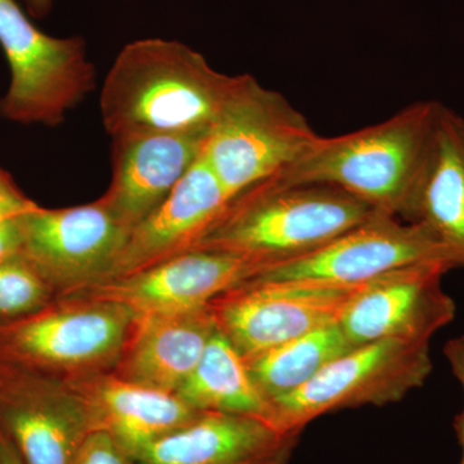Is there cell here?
Segmentation results:
<instances>
[{
  "instance_id": "5bb4252c",
  "label": "cell",
  "mask_w": 464,
  "mask_h": 464,
  "mask_svg": "<svg viewBox=\"0 0 464 464\" xmlns=\"http://www.w3.org/2000/svg\"><path fill=\"white\" fill-rule=\"evenodd\" d=\"M228 200L227 192L200 157L167 199L130 231L102 282L141 273L194 250Z\"/></svg>"
},
{
  "instance_id": "52a82bcc",
  "label": "cell",
  "mask_w": 464,
  "mask_h": 464,
  "mask_svg": "<svg viewBox=\"0 0 464 464\" xmlns=\"http://www.w3.org/2000/svg\"><path fill=\"white\" fill-rule=\"evenodd\" d=\"M56 299L9 331L7 341L14 355L63 382L111 373L136 314L114 302Z\"/></svg>"
},
{
  "instance_id": "9a60e30c",
  "label": "cell",
  "mask_w": 464,
  "mask_h": 464,
  "mask_svg": "<svg viewBox=\"0 0 464 464\" xmlns=\"http://www.w3.org/2000/svg\"><path fill=\"white\" fill-rule=\"evenodd\" d=\"M0 396V430L24 464H72L96 432L81 393L48 377Z\"/></svg>"
},
{
  "instance_id": "4316f807",
  "label": "cell",
  "mask_w": 464,
  "mask_h": 464,
  "mask_svg": "<svg viewBox=\"0 0 464 464\" xmlns=\"http://www.w3.org/2000/svg\"><path fill=\"white\" fill-rule=\"evenodd\" d=\"M0 464H24L11 440L0 430Z\"/></svg>"
},
{
  "instance_id": "ba28073f",
  "label": "cell",
  "mask_w": 464,
  "mask_h": 464,
  "mask_svg": "<svg viewBox=\"0 0 464 464\" xmlns=\"http://www.w3.org/2000/svg\"><path fill=\"white\" fill-rule=\"evenodd\" d=\"M20 224V257L56 297L105 280L130 234L100 199L63 209L35 206Z\"/></svg>"
},
{
  "instance_id": "e0dca14e",
  "label": "cell",
  "mask_w": 464,
  "mask_h": 464,
  "mask_svg": "<svg viewBox=\"0 0 464 464\" xmlns=\"http://www.w3.org/2000/svg\"><path fill=\"white\" fill-rule=\"evenodd\" d=\"M216 331L210 304L140 314L111 373L119 380L176 393L199 364Z\"/></svg>"
},
{
  "instance_id": "7a4b0ae2",
  "label": "cell",
  "mask_w": 464,
  "mask_h": 464,
  "mask_svg": "<svg viewBox=\"0 0 464 464\" xmlns=\"http://www.w3.org/2000/svg\"><path fill=\"white\" fill-rule=\"evenodd\" d=\"M181 42L140 39L119 52L103 82L100 111L110 137L208 134L239 83Z\"/></svg>"
},
{
  "instance_id": "ffe728a7",
  "label": "cell",
  "mask_w": 464,
  "mask_h": 464,
  "mask_svg": "<svg viewBox=\"0 0 464 464\" xmlns=\"http://www.w3.org/2000/svg\"><path fill=\"white\" fill-rule=\"evenodd\" d=\"M176 395L201 411L249 415L270 422V401L250 377L244 357L217 329L199 364Z\"/></svg>"
},
{
  "instance_id": "cb8c5ba5",
  "label": "cell",
  "mask_w": 464,
  "mask_h": 464,
  "mask_svg": "<svg viewBox=\"0 0 464 464\" xmlns=\"http://www.w3.org/2000/svg\"><path fill=\"white\" fill-rule=\"evenodd\" d=\"M444 355L447 357L449 365H450L451 373L462 387L464 396V335H458V337L449 340L444 346ZM453 427L458 442H459L460 449H462V458H460L459 464H464V404L462 411L454 418Z\"/></svg>"
},
{
  "instance_id": "484cf974",
  "label": "cell",
  "mask_w": 464,
  "mask_h": 464,
  "mask_svg": "<svg viewBox=\"0 0 464 464\" xmlns=\"http://www.w3.org/2000/svg\"><path fill=\"white\" fill-rule=\"evenodd\" d=\"M21 216L0 224V262L8 261V259L20 256L21 246H23Z\"/></svg>"
},
{
  "instance_id": "6da1fadb",
  "label": "cell",
  "mask_w": 464,
  "mask_h": 464,
  "mask_svg": "<svg viewBox=\"0 0 464 464\" xmlns=\"http://www.w3.org/2000/svg\"><path fill=\"white\" fill-rule=\"evenodd\" d=\"M440 108L438 101H417L355 132L320 136L297 163L271 179L333 186L411 222L431 164Z\"/></svg>"
},
{
  "instance_id": "7402d4cb",
  "label": "cell",
  "mask_w": 464,
  "mask_h": 464,
  "mask_svg": "<svg viewBox=\"0 0 464 464\" xmlns=\"http://www.w3.org/2000/svg\"><path fill=\"white\" fill-rule=\"evenodd\" d=\"M53 290L18 256L0 262V317H26L52 304Z\"/></svg>"
},
{
  "instance_id": "8fae6325",
  "label": "cell",
  "mask_w": 464,
  "mask_h": 464,
  "mask_svg": "<svg viewBox=\"0 0 464 464\" xmlns=\"http://www.w3.org/2000/svg\"><path fill=\"white\" fill-rule=\"evenodd\" d=\"M450 270L445 262H429L362 284L338 325L355 347L390 340L430 343L456 317V302L441 283Z\"/></svg>"
},
{
  "instance_id": "2e32d148",
  "label": "cell",
  "mask_w": 464,
  "mask_h": 464,
  "mask_svg": "<svg viewBox=\"0 0 464 464\" xmlns=\"http://www.w3.org/2000/svg\"><path fill=\"white\" fill-rule=\"evenodd\" d=\"M299 436L262 418L203 411L130 457L137 464H289Z\"/></svg>"
},
{
  "instance_id": "83f0119b",
  "label": "cell",
  "mask_w": 464,
  "mask_h": 464,
  "mask_svg": "<svg viewBox=\"0 0 464 464\" xmlns=\"http://www.w3.org/2000/svg\"><path fill=\"white\" fill-rule=\"evenodd\" d=\"M34 18H44L50 14L53 0H23Z\"/></svg>"
},
{
  "instance_id": "ac0fdd59",
  "label": "cell",
  "mask_w": 464,
  "mask_h": 464,
  "mask_svg": "<svg viewBox=\"0 0 464 464\" xmlns=\"http://www.w3.org/2000/svg\"><path fill=\"white\" fill-rule=\"evenodd\" d=\"M69 383L83 398L96 431L108 433L130 456L203 413L176 393L119 380L112 373Z\"/></svg>"
},
{
  "instance_id": "8992f818",
  "label": "cell",
  "mask_w": 464,
  "mask_h": 464,
  "mask_svg": "<svg viewBox=\"0 0 464 464\" xmlns=\"http://www.w3.org/2000/svg\"><path fill=\"white\" fill-rule=\"evenodd\" d=\"M432 372L430 343L380 341L353 347L304 387L271 402L270 422L301 433L316 418L341 409L401 401Z\"/></svg>"
},
{
  "instance_id": "5b68a950",
  "label": "cell",
  "mask_w": 464,
  "mask_h": 464,
  "mask_svg": "<svg viewBox=\"0 0 464 464\" xmlns=\"http://www.w3.org/2000/svg\"><path fill=\"white\" fill-rule=\"evenodd\" d=\"M0 47L11 72L8 90L0 99L3 119L57 127L96 90V69L83 39L47 35L16 0H0Z\"/></svg>"
},
{
  "instance_id": "30bf717a",
  "label": "cell",
  "mask_w": 464,
  "mask_h": 464,
  "mask_svg": "<svg viewBox=\"0 0 464 464\" xmlns=\"http://www.w3.org/2000/svg\"><path fill=\"white\" fill-rule=\"evenodd\" d=\"M445 262L447 252L418 222L375 213L322 248L271 266L255 280L360 285L409 266Z\"/></svg>"
},
{
  "instance_id": "d4e9b609",
  "label": "cell",
  "mask_w": 464,
  "mask_h": 464,
  "mask_svg": "<svg viewBox=\"0 0 464 464\" xmlns=\"http://www.w3.org/2000/svg\"><path fill=\"white\" fill-rule=\"evenodd\" d=\"M35 206L21 194L14 181L0 182V224L24 215Z\"/></svg>"
},
{
  "instance_id": "4fadbf2b",
  "label": "cell",
  "mask_w": 464,
  "mask_h": 464,
  "mask_svg": "<svg viewBox=\"0 0 464 464\" xmlns=\"http://www.w3.org/2000/svg\"><path fill=\"white\" fill-rule=\"evenodd\" d=\"M207 137L154 132L111 137V181L100 200L132 231L197 164Z\"/></svg>"
},
{
  "instance_id": "277c9868",
  "label": "cell",
  "mask_w": 464,
  "mask_h": 464,
  "mask_svg": "<svg viewBox=\"0 0 464 464\" xmlns=\"http://www.w3.org/2000/svg\"><path fill=\"white\" fill-rule=\"evenodd\" d=\"M319 137L282 93L241 74L201 158L231 199L297 163Z\"/></svg>"
},
{
  "instance_id": "9c48e42d",
  "label": "cell",
  "mask_w": 464,
  "mask_h": 464,
  "mask_svg": "<svg viewBox=\"0 0 464 464\" xmlns=\"http://www.w3.org/2000/svg\"><path fill=\"white\" fill-rule=\"evenodd\" d=\"M360 285L252 280L219 295L210 307L217 329L249 359L337 323Z\"/></svg>"
},
{
  "instance_id": "d6986e66",
  "label": "cell",
  "mask_w": 464,
  "mask_h": 464,
  "mask_svg": "<svg viewBox=\"0 0 464 464\" xmlns=\"http://www.w3.org/2000/svg\"><path fill=\"white\" fill-rule=\"evenodd\" d=\"M411 222L432 232L464 273V118L440 108L435 149Z\"/></svg>"
},
{
  "instance_id": "44dd1931",
  "label": "cell",
  "mask_w": 464,
  "mask_h": 464,
  "mask_svg": "<svg viewBox=\"0 0 464 464\" xmlns=\"http://www.w3.org/2000/svg\"><path fill=\"white\" fill-rule=\"evenodd\" d=\"M353 347L334 323L244 360L256 386L271 404L304 387Z\"/></svg>"
},
{
  "instance_id": "f1b7e54d",
  "label": "cell",
  "mask_w": 464,
  "mask_h": 464,
  "mask_svg": "<svg viewBox=\"0 0 464 464\" xmlns=\"http://www.w3.org/2000/svg\"><path fill=\"white\" fill-rule=\"evenodd\" d=\"M12 181L11 177H9V174L7 172H5V170L0 168V182H8Z\"/></svg>"
},
{
  "instance_id": "603a6c76",
  "label": "cell",
  "mask_w": 464,
  "mask_h": 464,
  "mask_svg": "<svg viewBox=\"0 0 464 464\" xmlns=\"http://www.w3.org/2000/svg\"><path fill=\"white\" fill-rule=\"evenodd\" d=\"M72 464H137L111 436L102 431L92 433Z\"/></svg>"
},
{
  "instance_id": "3957f363",
  "label": "cell",
  "mask_w": 464,
  "mask_h": 464,
  "mask_svg": "<svg viewBox=\"0 0 464 464\" xmlns=\"http://www.w3.org/2000/svg\"><path fill=\"white\" fill-rule=\"evenodd\" d=\"M375 213L333 186L268 179L232 197L195 249L280 264L322 248Z\"/></svg>"
},
{
  "instance_id": "7c38bea8",
  "label": "cell",
  "mask_w": 464,
  "mask_h": 464,
  "mask_svg": "<svg viewBox=\"0 0 464 464\" xmlns=\"http://www.w3.org/2000/svg\"><path fill=\"white\" fill-rule=\"evenodd\" d=\"M273 264L253 256L195 249L118 279L58 297L114 302L136 315L208 306L219 295L257 279Z\"/></svg>"
}]
</instances>
